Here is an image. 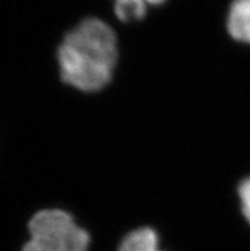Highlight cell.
I'll use <instances>...</instances> for the list:
<instances>
[{
  "mask_svg": "<svg viewBox=\"0 0 250 251\" xmlns=\"http://www.w3.org/2000/svg\"><path fill=\"white\" fill-rule=\"evenodd\" d=\"M57 61L67 84L83 92L101 91L110 83L116 67V35L101 19H83L65 35Z\"/></svg>",
  "mask_w": 250,
  "mask_h": 251,
  "instance_id": "cell-1",
  "label": "cell"
},
{
  "mask_svg": "<svg viewBox=\"0 0 250 251\" xmlns=\"http://www.w3.org/2000/svg\"><path fill=\"white\" fill-rule=\"evenodd\" d=\"M29 240L22 251H87L89 235L69 213L60 209H44L28 222Z\"/></svg>",
  "mask_w": 250,
  "mask_h": 251,
  "instance_id": "cell-2",
  "label": "cell"
},
{
  "mask_svg": "<svg viewBox=\"0 0 250 251\" xmlns=\"http://www.w3.org/2000/svg\"><path fill=\"white\" fill-rule=\"evenodd\" d=\"M227 28L236 41L250 44V0H234L230 6Z\"/></svg>",
  "mask_w": 250,
  "mask_h": 251,
  "instance_id": "cell-3",
  "label": "cell"
},
{
  "mask_svg": "<svg viewBox=\"0 0 250 251\" xmlns=\"http://www.w3.org/2000/svg\"><path fill=\"white\" fill-rule=\"evenodd\" d=\"M119 251H160L159 236L148 227L138 228L125 236Z\"/></svg>",
  "mask_w": 250,
  "mask_h": 251,
  "instance_id": "cell-4",
  "label": "cell"
},
{
  "mask_svg": "<svg viewBox=\"0 0 250 251\" xmlns=\"http://www.w3.org/2000/svg\"><path fill=\"white\" fill-rule=\"evenodd\" d=\"M115 14L123 22L138 21L146 16L144 0H115Z\"/></svg>",
  "mask_w": 250,
  "mask_h": 251,
  "instance_id": "cell-5",
  "label": "cell"
},
{
  "mask_svg": "<svg viewBox=\"0 0 250 251\" xmlns=\"http://www.w3.org/2000/svg\"><path fill=\"white\" fill-rule=\"evenodd\" d=\"M239 197L241 201V209L245 218L250 223V177L244 180L239 188Z\"/></svg>",
  "mask_w": 250,
  "mask_h": 251,
  "instance_id": "cell-6",
  "label": "cell"
},
{
  "mask_svg": "<svg viewBox=\"0 0 250 251\" xmlns=\"http://www.w3.org/2000/svg\"><path fill=\"white\" fill-rule=\"evenodd\" d=\"M146 4H151V5H160V4L165 3L166 0H144Z\"/></svg>",
  "mask_w": 250,
  "mask_h": 251,
  "instance_id": "cell-7",
  "label": "cell"
}]
</instances>
